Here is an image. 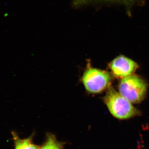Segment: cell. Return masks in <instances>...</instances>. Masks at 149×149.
Masks as SVG:
<instances>
[{
  "mask_svg": "<svg viewBox=\"0 0 149 149\" xmlns=\"http://www.w3.org/2000/svg\"><path fill=\"white\" fill-rule=\"evenodd\" d=\"M104 101L110 113L117 119H130L141 114L131 103L112 87L108 88Z\"/></svg>",
  "mask_w": 149,
  "mask_h": 149,
  "instance_id": "1",
  "label": "cell"
},
{
  "mask_svg": "<svg viewBox=\"0 0 149 149\" xmlns=\"http://www.w3.org/2000/svg\"><path fill=\"white\" fill-rule=\"evenodd\" d=\"M85 90L90 94H98L109 88L111 77L109 72L88 64L81 78Z\"/></svg>",
  "mask_w": 149,
  "mask_h": 149,
  "instance_id": "2",
  "label": "cell"
},
{
  "mask_svg": "<svg viewBox=\"0 0 149 149\" xmlns=\"http://www.w3.org/2000/svg\"><path fill=\"white\" fill-rule=\"evenodd\" d=\"M119 93L131 103H139L145 98L148 85L142 78L135 74L123 78L118 86Z\"/></svg>",
  "mask_w": 149,
  "mask_h": 149,
  "instance_id": "3",
  "label": "cell"
},
{
  "mask_svg": "<svg viewBox=\"0 0 149 149\" xmlns=\"http://www.w3.org/2000/svg\"><path fill=\"white\" fill-rule=\"evenodd\" d=\"M109 66L115 76L122 78L133 74L139 67L136 62L122 55L116 58Z\"/></svg>",
  "mask_w": 149,
  "mask_h": 149,
  "instance_id": "4",
  "label": "cell"
},
{
  "mask_svg": "<svg viewBox=\"0 0 149 149\" xmlns=\"http://www.w3.org/2000/svg\"><path fill=\"white\" fill-rule=\"evenodd\" d=\"M12 135L14 143V149H40V146L34 142L35 133L25 139H21L14 131L12 132Z\"/></svg>",
  "mask_w": 149,
  "mask_h": 149,
  "instance_id": "5",
  "label": "cell"
},
{
  "mask_svg": "<svg viewBox=\"0 0 149 149\" xmlns=\"http://www.w3.org/2000/svg\"><path fill=\"white\" fill-rule=\"evenodd\" d=\"M65 143L59 141L55 135L51 133L46 134L45 140L40 149H63Z\"/></svg>",
  "mask_w": 149,
  "mask_h": 149,
  "instance_id": "6",
  "label": "cell"
},
{
  "mask_svg": "<svg viewBox=\"0 0 149 149\" xmlns=\"http://www.w3.org/2000/svg\"><path fill=\"white\" fill-rule=\"evenodd\" d=\"M74 2L77 4H83L84 3H86L88 2L90 0H74Z\"/></svg>",
  "mask_w": 149,
  "mask_h": 149,
  "instance_id": "7",
  "label": "cell"
}]
</instances>
